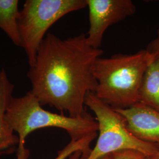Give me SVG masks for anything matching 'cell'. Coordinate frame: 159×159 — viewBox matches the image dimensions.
<instances>
[{"label":"cell","instance_id":"cell-12","mask_svg":"<svg viewBox=\"0 0 159 159\" xmlns=\"http://www.w3.org/2000/svg\"><path fill=\"white\" fill-rule=\"evenodd\" d=\"M114 159H144L146 156L140 152L132 150H125L112 154Z\"/></svg>","mask_w":159,"mask_h":159},{"label":"cell","instance_id":"cell-8","mask_svg":"<svg viewBox=\"0 0 159 159\" xmlns=\"http://www.w3.org/2000/svg\"><path fill=\"white\" fill-rule=\"evenodd\" d=\"M14 90V85L8 78L6 70L0 69V153L19 144L18 136L14 134L5 118Z\"/></svg>","mask_w":159,"mask_h":159},{"label":"cell","instance_id":"cell-4","mask_svg":"<svg viewBox=\"0 0 159 159\" xmlns=\"http://www.w3.org/2000/svg\"><path fill=\"white\" fill-rule=\"evenodd\" d=\"M85 106L95 114L99 131L96 144L86 159H100L109 154L125 150H135L150 157L159 151L158 146L134 136L127 130L121 115L102 102L94 93L87 94Z\"/></svg>","mask_w":159,"mask_h":159},{"label":"cell","instance_id":"cell-14","mask_svg":"<svg viewBox=\"0 0 159 159\" xmlns=\"http://www.w3.org/2000/svg\"><path fill=\"white\" fill-rule=\"evenodd\" d=\"M100 159H114L113 156V154H107L104 157H102V158H100Z\"/></svg>","mask_w":159,"mask_h":159},{"label":"cell","instance_id":"cell-1","mask_svg":"<svg viewBox=\"0 0 159 159\" xmlns=\"http://www.w3.org/2000/svg\"><path fill=\"white\" fill-rule=\"evenodd\" d=\"M102 53L89 44L85 34L65 40L47 34L27 73L30 91L41 106L66 111L71 117L85 116L89 114L84 108L85 96L94 93L97 86L94 63Z\"/></svg>","mask_w":159,"mask_h":159},{"label":"cell","instance_id":"cell-10","mask_svg":"<svg viewBox=\"0 0 159 159\" xmlns=\"http://www.w3.org/2000/svg\"><path fill=\"white\" fill-rule=\"evenodd\" d=\"M18 0H0V29L16 46L23 47L18 23Z\"/></svg>","mask_w":159,"mask_h":159},{"label":"cell","instance_id":"cell-15","mask_svg":"<svg viewBox=\"0 0 159 159\" xmlns=\"http://www.w3.org/2000/svg\"><path fill=\"white\" fill-rule=\"evenodd\" d=\"M152 159H159V150L157 152V153L155 155H154L153 156L149 157Z\"/></svg>","mask_w":159,"mask_h":159},{"label":"cell","instance_id":"cell-9","mask_svg":"<svg viewBox=\"0 0 159 159\" xmlns=\"http://www.w3.org/2000/svg\"><path fill=\"white\" fill-rule=\"evenodd\" d=\"M139 102L159 111V57L154 58L144 74Z\"/></svg>","mask_w":159,"mask_h":159},{"label":"cell","instance_id":"cell-5","mask_svg":"<svg viewBox=\"0 0 159 159\" xmlns=\"http://www.w3.org/2000/svg\"><path fill=\"white\" fill-rule=\"evenodd\" d=\"M87 7L86 0H26L20 11L18 27L30 67L48 30L70 12Z\"/></svg>","mask_w":159,"mask_h":159},{"label":"cell","instance_id":"cell-11","mask_svg":"<svg viewBox=\"0 0 159 159\" xmlns=\"http://www.w3.org/2000/svg\"><path fill=\"white\" fill-rule=\"evenodd\" d=\"M97 134V132H95L77 140H71L65 148L58 152L57 157L55 159H66L75 152L90 148V143L96 137Z\"/></svg>","mask_w":159,"mask_h":159},{"label":"cell","instance_id":"cell-2","mask_svg":"<svg viewBox=\"0 0 159 159\" xmlns=\"http://www.w3.org/2000/svg\"><path fill=\"white\" fill-rule=\"evenodd\" d=\"M155 57L145 50L134 54L99 57L93 72L97 83L96 96L114 109L129 108L139 102L144 74Z\"/></svg>","mask_w":159,"mask_h":159},{"label":"cell","instance_id":"cell-13","mask_svg":"<svg viewBox=\"0 0 159 159\" xmlns=\"http://www.w3.org/2000/svg\"><path fill=\"white\" fill-rule=\"evenodd\" d=\"M146 50L155 58L159 57V29L157 30V35L148 45Z\"/></svg>","mask_w":159,"mask_h":159},{"label":"cell","instance_id":"cell-7","mask_svg":"<svg viewBox=\"0 0 159 159\" xmlns=\"http://www.w3.org/2000/svg\"><path fill=\"white\" fill-rule=\"evenodd\" d=\"M114 110L134 136L159 146V111L140 102L129 108Z\"/></svg>","mask_w":159,"mask_h":159},{"label":"cell","instance_id":"cell-6","mask_svg":"<svg viewBox=\"0 0 159 159\" xmlns=\"http://www.w3.org/2000/svg\"><path fill=\"white\" fill-rule=\"evenodd\" d=\"M90 27L86 35L89 44L100 48L109 27L133 16L136 7L131 0H86Z\"/></svg>","mask_w":159,"mask_h":159},{"label":"cell","instance_id":"cell-16","mask_svg":"<svg viewBox=\"0 0 159 159\" xmlns=\"http://www.w3.org/2000/svg\"><path fill=\"white\" fill-rule=\"evenodd\" d=\"M150 159V158H149V157H145V159Z\"/></svg>","mask_w":159,"mask_h":159},{"label":"cell","instance_id":"cell-3","mask_svg":"<svg viewBox=\"0 0 159 159\" xmlns=\"http://www.w3.org/2000/svg\"><path fill=\"white\" fill-rule=\"evenodd\" d=\"M6 121L18 134L17 159H27L28 151L24 148L25 138L34 131L46 127H57L66 131L71 140H77L98 130L96 119L89 114L74 118L52 113L42 108L39 100L29 91L24 96L12 97L7 107Z\"/></svg>","mask_w":159,"mask_h":159}]
</instances>
